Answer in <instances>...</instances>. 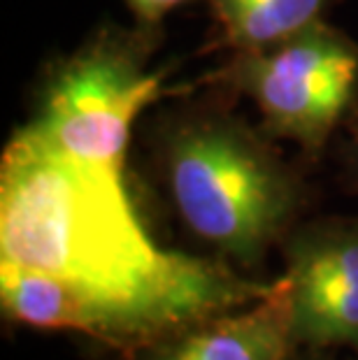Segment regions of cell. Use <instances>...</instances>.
I'll use <instances>...</instances> for the list:
<instances>
[{"instance_id": "6da1fadb", "label": "cell", "mask_w": 358, "mask_h": 360, "mask_svg": "<svg viewBox=\"0 0 358 360\" xmlns=\"http://www.w3.org/2000/svg\"><path fill=\"white\" fill-rule=\"evenodd\" d=\"M275 290L221 260L165 251L124 177L12 135L0 160V302L19 323L144 351Z\"/></svg>"}, {"instance_id": "7a4b0ae2", "label": "cell", "mask_w": 358, "mask_h": 360, "mask_svg": "<svg viewBox=\"0 0 358 360\" xmlns=\"http://www.w3.org/2000/svg\"><path fill=\"white\" fill-rule=\"evenodd\" d=\"M231 98L212 86L158 114L149 151L186 231L224 260L254 267L291 233L305 186L275 140L231 110Z\"/></svg>"}, {"instance_id": "3957f363", "label": "cell", "mask_w": 358, "mask_h": 360, "mask_svg": "<svg viewBox=\"0 0 358 360\" xmlns=\"http://www.w3.org/2000/svg\"><path fill=\"white\" fill-rule=\"evenodd\" d=\"M163 30L105 24L44 70L33 117L21 133L82 165L124 177L133 126L165 89L167 68L151 70Z\"/></svg>"}, {"instance_id": "277c9868", "label": "cell", "mask_w": 358, "mask_h": 360, "mask_svg": "<svg viewBox=\"0 0 358 360\" xmlns=\"http://www.w3.org/2000/svg\"><path fill=\"white\" fill-rule=\"evenodd\" d=\"M200 84L247 96L265 135L317 158L358 114V42L321 19L268 47L231 53Z\"/></svg>"}, {"instance_id": "5b68a950", "label": "cell", "mask_w": 358, "mask_h": 360, "mask_svg": "<svg viewBox=\"0 0 358 360\" xmlns=\"http://www.w3.org/2000/svg\"><path fill=\"white\" fill-rule=\"evenodd\" d=\"M293 340L358 351V217H324L284 237Z\"/></svg>"}, {"instance_id": "8992f818", "label": "cell", "mask_w": 358, "mask_h": 360, "mask_svg": "<svg viewBox=\"0 0 358 360\" xmlns=\"http://www.w3.org/2000/svg\"><path fill=\"white\" fill-rule=\"evenodd\" d=\"M293 344L286 283L277 279L263 300L203 321L140 360H286Z\"/></svg>"}, {"instance_id": "52a82bcc", "label": "cell", "mask_w": 358, "mask_h": 360, "mask_svg": "<svg viewBox=\"0 0 358 360\" xmlns=\"http://www.w3.org/2000/svg\"><path fill=\"white\" fill-rule=\"evenodd\" d=\"M217 24L210 49L231 53L286 40L326 17L335 0H207Z\"/></svg>"}, {"instance_id": "ba28073f", "label": "cell", "mask_w": 358, "mask_h": 360, "mask_svg": "<svg viewBox=\"0 0 358 360\" xmlns=\"http://www.w3.org/2000/svg\"><path fill=\"white\" fill-rule=\"evenodd\" d=\"M186 3H193V0H126L128 10L135 17V24L158 26V28H161V21L167 14Z\"/></svg>"}, {"instance_id": "9c48e42d", "label": "cell", "mask_w": 358, "mask_h": 360, "mask_svg": "<svg viewBox=\"0 0 358 360\" xmlns=\"http://www.w3.org/2000/svg\"><path fill=\"white\" fill-rule=\"evenodd\" d=\"M345 165L352 179L358 186V114L349 121V140L345 147Z\"/></svg>"}]
</instances>
